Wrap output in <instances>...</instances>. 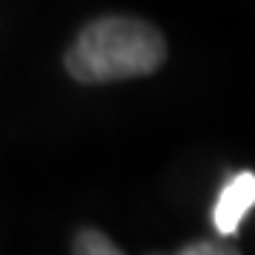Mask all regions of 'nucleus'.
<instances>
[{
	"mask_svg": "<svg viewBox=\"0 0 255 255\" xmlns=\"http://www.w3.org/2000/svg\"><path fill=\"white\" fill-rule=\"evenodd\" d=\"M167 57L164 37L145 20L100 17L82 28L65 57V68L80 82H117L153 74Z\"/></svg>",
	"mask_w": 255,
	"mask_h": 255,
	"instance_id": "nucleus-1",
	"label": "nucleus"
},
{
	"mask_svg": "<svg viewBox=\"0 0 255 255\" xmlns=\"http://www.w3.org/2000/svg\"><path fill=\"white\" fill-rule=\"evenodd\" d=\"M74 253L82 255H119V247L105 238L97 230H82L80 236L74 238Z\"/></svg>",
	"mask_w": 255,
	"mask_h": 255,
	"instance_id": "nucleus-3",
	"label": "nucleus"
},
{
	"mask_svg": "<svg viewBox=\"0 0 255 255\" xmlns=\"http://www.w3.org/2000/svg\"><path fill=\"white\" fill-rule=\"evenodd\" d=\"M227 253H236V247H216L210 241H196V244L182 247V255H227Z\"/></svg>",
	"mask_w": 255,
	"mask_h": 255,
	"instance_id": "nucleus-4",
	"label": "nucleus"
},
{
	"mask_svg": "<svg viewBox=\"0 0 255 255\" xmlns=\"http://www.w3.org/2000/svg\"><path fill=\"white\" fill-rule=\"evenodd\" d=\"M253 207H255V173L241 170L221 187L216 207H213V227L224 238L236 236L244 216Z\"/></svg>",
	"mask_w": 255,
	"mask_h": 255,
	"instance_id": "nucleus-2",
	"label": "nucleus"
}]
</instances>
